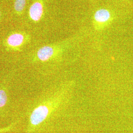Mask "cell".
I'll return each mask as SVG.
<instances>
[{
    "mask_svg": "<svg viewBox=\"0 0 133 133\" xmlns=\"http://www.w3.org/2000/svg\"><path fill=\"white\" fill-rule=\"evenodd\" d=\"M44 13V7L42 2L36 1L30 8L29 15L32 20L38 22L42 19Z\"/></svg>",
    "mask_w": 133,
    "mask_h": 133,
    "instance_id": "3",
    "label": "cell"
},
{
    "mask_svg": "<svg viewBox=\"0 0 133 133\" xmlns=\"http://www.w3.org/2000/svg\"><path fill=\"white\" fill-rule=\"evenodd\" d=\"M26 5V0H15L14 3V9L16 11L21 12L24 10Z\"/></svg>",
    "mask_w": 133,
    "mask_h": 133,
    "instance_id": "6",
    "label": "cell"
},
{
    "mask_svg": "<svg viewBox=\"0 0 133 133\" xmlns=\"http://www.w3.org/2000/svg\"><path fill=\"white\" fill-rule=\"evenodd\" d=\"M89 1H90V3H91V4H93L94 5L102 1V0H89Z\"/></svg>",
    "mask_w": 133,
    "mask_h": 133,
    "instance_id": "8",
    "label": "cell"
},
{
    "mask_svg": "<svg viewBox=\"0 0 133 133\" xmlns=\"http://www.w3.org/2000/svg\"><path fill=\"white\" fill-rule=\"evenodd\" d=\"M124 12L133 15V0H102Z\"/></svg>",
    "mask_w": 133,
    "mask_h": 133,
    "instance_id": "2",
    "label": "cell"
},
{
    "mask_svg": "<svg viewBox=\"0 0 133 133\" xmlns=\"http://www.w3.org/2000/svg\"><path fill=\"white\" fill-rule=\"evenodd\" d=\"M101 4L94 5L96 8L91 17V25L96 32L104 31L121 17L131 15L103 1Z\"/></svg>",
    "mask_w": 133,
    "mask_h": 133,
    "instance_id": "1",
    "label": "cell"
},
{
    "mask_svg": "<svg viewBox=\"0 0 133 133\" xmlns=\"http://www.w3.org/2000/svg\"><path fill=\"white\" fill-rule=\"evenodd\" d=\"M8 101L7 94L4 90L0 89V108L5 106Z\"/></svg>",
    "mask_w": 133,
    "mask_h": 133,
    "instance_id": "7",
    "label": "cell"
},
{
    "mask_svg": "<svg viewBox=\"0 0 133 133\" xmlns=\"http://www.w3.org/2000/svg\"><path fill=\"white\" fill-rule=\"evenodd\" d=\"M0 17H1V12H0Z\"/></svg>",
    "mask_w": 133,
    "mask_h": 133,
    "instance_id": "9",
    "label": "cell"
},
{
    "mask_svg": "<svg viewBox=\"0 0 133 133\" xmlns=\"http://www.w3.org/2000/svg\"><path fill=\"white\" fill-rule=\"evenodd\" d=\"M55 53L54 49L51 46H44L37 52V57L42 61H46L52 58Z\"/></svg>",
    "mask_w": 133,
    "mask_h": 133,
    "instance_id": "4",
    "label": "cell"
},
{
    "mask_svg": "<svg viewBox=\"0 0 133 133\" xmlns=\"http://www.w3.org/2000/svg\"><path fill=\"white\" fill-rule=\"evenodd\" d=\"M24 41V36L19 33L11 35L7 40L8 44L12 47H17L22 44Z\"/></svg>",
    "mask_w": 133,
    "mask_h": 133,
    "instance_id": "5",
    "label": "cell"
}]
</instances>
